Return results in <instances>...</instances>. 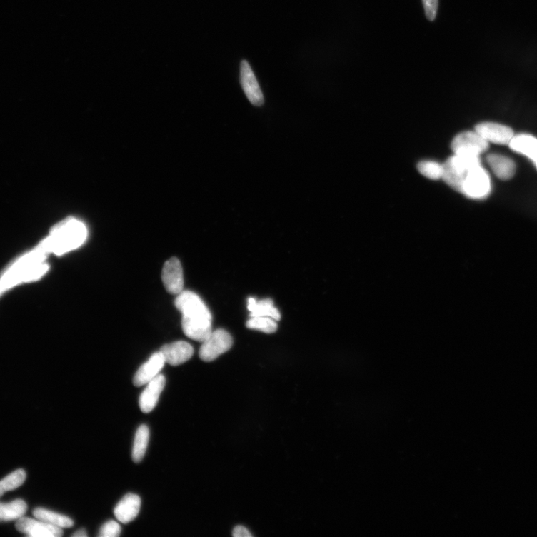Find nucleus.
<instances>
[{"mask_svg": "<svg viewBox=\"0 0 537 537\" xmlns=\"http://www.w3.org/2000/svg\"><path fill=\"white\" fill-rule=\"evenodd\" d=\"M182 313L181 326L188 338L204 343L212 333V315L204 301L194 292L182 291L175 301Z\"/></svg>", "mask_w": 537, "mask_h": 537, "instance_id": "1", "label": "nucleus"}, {"mask_svg": "<svg viewBox=\"0 0 537 537\" xmlns=\"http://www.w3.org/2000/svg\"><path fill=\"white\" fill-rule=\"evenodd\" d=\"M48 255L39 244L13 262L0 276V296L21 283L41 279L49 271V265L45 262Z\"/></svg>", "mask_w": 537, "mask_h": 537, "instance_id": "2", "label": "nucleus"}, {"mask_svg": "<svg viewBox=\"0 0 537 537\" xmlns=\"http://www.w3.org/2000/svg\"><path fill=\"white\" fill-rule=\"evenodd\" d=\"M87 235L86 226L71 217L53 227L49 236L40 245L49 254L62 256L81 246Z\"/></svg>", "mask_w": 537, "mask_h": 537, "instance_id": "3", "label": "nucleus"}, {"mask_svg": "<svg viewBox=\"0 0 537 537\" xmlns=\"http://www.w3.org/2000/svg\"><path fill=\"white\" fill-rule=\"evenodd\" d=\"M480 156L473 154H454L444 164L442 179L452 189L461 194L464 180L473 168L481 165Z\"/></svg>", "mask_w": 537, "mask_h": 537, "instance_id": "4", "label": "nucleus"}, {"mask_svg": "<svg viewBox=\"0 0 537 537\" xmlns=\"http://www.w3.org/2000/svg\"><path fill=\"white\" fill-rule=\"evenodd\" d=\"M491 192V177L481 164L470 170L464 180L461 194L473 199H483Z\"/></svg>", "mask_w": 537, "mask_h": 537, "instance_id": "5", "label": "nucleus"}, {"mask_svg": "<svg viewBox=\"0 0 537 537\" xmlns=\"http://www.w3.org/2000/svg\"><path fill=\"white\" fill-rule=\"evenodd\" d=\"M231 336L224 329L212 331L199 349V358L205 362H211L224 354L232 346Z\"/></svg>", "mask_w": 537, "mask_h": 537, "instance_id": "6", "label": "nucleus"}, {"mask_svg": "<svg viewBox=\"0 0 537 537\" xmlns=\"http://www.w3.org/2000/svg\"><path fill=\"white\" fill-rule=\"evenodd\" d=\"M454 154H467L480 156L488 150L489 143L476 131H464L458 134L451 144Z\"/></svg>", "mask_w": 537, "mask_h": 537, "instance_id": "7", "label": "nucleus"}, {"mask_svg": "<svg viewBox=\"0 0 537 537\" xmlns=\"http://www.w3.org/2000/svg\"><path fill=\"white\" fill-rule=\"evenodd\" d=\"M16 528L19 532L33 537H60L63 535L61 528L29 517L16 520Z\"/></svg>", "mask_w": 537, "mask_h": 537, "instance_id": "8", "label": "nucleus"}, {"mask_svg": "<svg viewBox=\"0 0 537 537\" xmlns=\"http://www.w3.org/2000/svg\"><path fill=\"white\" fill-rule=\"evenodd\" d=\"M161 278L164 286L168 293L179 295L183 291V268L178 259L171 258L164 264Z\"/></svg>", "mask_w": 537, "mask_h": 537, "instance_id": "9", "label": "nucleus"}, {"mask_svg": "<svg viewBox=\"0 0 537 537\" xmlns=\"http://www.w3.org/2000/svg\"><path fill=\"white\" fill-rule=\"evenodd\" d=\"M241 81L249 102L256 106L264 105V99L261 89L253 70L246 60L242 61L241 64Z\"/></svg>", "mask_w": 537, "mask_h": 537, "instance_id": "10", "label": "nucleus"}, {"mask_svg": "<svg viewBox=\"0 0 537 537\" xmlns=\"http://www.w3.org/2000/svg\"><path fill=\"white\" fill-rule=\"evenodd\" d=\"M476 131L488 143L508 145L514 136L508 126L496 123L485 122L478 124Z\"/></svg>", "mask_w": 537, "mask_h": 537, "instance_id": "11", "label": "nucleus"}, {"mask_svg": "<svg viewBox=\"0 0 537 537\" xmlns=\"http://www.w3.org/2000/svg\"><path fill=\"white\" fill-rule=\"evenodd\" d=\"M164 361L176 366L189 361L194 353L193 346L186 341H177L163 346L160 350Z\"/></svg>", "mask_w": 537, "mask_h": 537, "instance_id": "12", "label": "nucleus"}, {"mask_svg": "<svg viewBox=\"0 0 537 537\" xmlns=\"http://www.w3.org/2000/svg\"><path fill=\"white\" fill-rule=\"evenodd\" d=\"M165 385L166 378L163 375L157 376L147 383L139 398V405L143 413H149L156 407Z\"/></svg>", "mask_w": 537, "mask_h": 537, "instance_id": "13", "label": "nucleus"}, {"mask_svg": "<svg viewBox=\"0 0 537 537\" xmlns=\"http://www.w3.org/2000/svg\"><path fill=\"white\" fill-rule=\"evenodd\" d=\"M166 363L161 352H156L144 363L134 375L133 383L136 387L147 384L159 375L160 371Z\"/></svg>", "mask_w": 537, "mask_h": 537, "instance_id": "14", "label": "nucleus"}, {"mask_svg": "<svg viewBox=\"0 0 537 537\" xmlns=\"http://www.w3.org/2000/svg\"><path fill=\"white\" fill-rule=\"evenodd\" d=\"M141 506V498L138 495L129 493L117 503L114 513L119 521L128 524L139 516Z\"/></svg>", "mask_w": 537, "mask_h": 537, "instance_id": "15", "label": "nucleus"}, {"mask_svg": "<svg viewBox=\"0 0 537 537\" xmlns=\"http://www.w3.org/2000/svg\"><path fill=\"white\" fill-rule=\"evenodd\" d=\"M486 161L495 175L501 180H509L516 174V164L508 157L499 154H491L486 157Z\"/></svg>", "mask_w": 537, "mask_h": 537, "instance_id": "16", "label": "nucleus"}, {"mask_svg": "<svg viewBox=\"0 0 537 537\" xmlns=\"http://www.w3.org/2000/svg\"><path fill=\"white\" fill-rule=\"evenodd\" d=\"M508 145L514 152L527 156L533 163L537 161V139L531 134L513 136Z\"/></svg>", "mask_w": 537, "mask_h": 537, "instance_id": "17", "label": "nucleus"}, {"mask_svg": "<svg viewBox=\"0 0 537 537\" xmlns=\"http://www.w3.org/2000/svg\"><path fill=\"white\" fill-rule=\"evenodd\" d=\"M247 308L250 311L251 317L268 316L276 321L281 320V313L274 306L273 301L271 298L257 301L254 298H249Z\"/></svg>", "mask_w": 537, "mask_h": 537, "instance_id": "18", "label": "nucleus"}, {"mask_svg": "<svg viewBox=\"0 0 537 537\" xmlns=\"http://www.w3.org/2000/svg\"><path fill=\"white\" fill-rule=\"evenodd\" d=\"M27 505L23 499H16L9 503H0V523L19 520L27 511Z\"/></svg>", "mask_w": 537, "mask_h": 537, "instance_id": "19", "label": "nucleus"}, {"mask_svg": "<svg viewBox=\"0 0 537 537\" xmlns=\"http://www.w3.org/2000/svg\"><path fill=\"white\" fill-rule=\"evenodd\" d=\"M33 516L41 521L62 529L72 528L74 525L73 519L70 517L44 508L34 510Z\"/></svg>", "mask_w": 537, "mask_h": 537, "instance_id": "20", "label": "nucleus"}, {"mask_svg": "<svg viewBox=\"0 0 537 537\" xmlns=\"http://www.w3.org/2000/svg\"><path fill=\"white\" fill-rule=\"evenodd\" d=\"M149 440V430L146 425L141 426L134 436L132 459L134 463H140L145 456Z\"/></svg>", "mask_w": 537, "mask_h": 537, "instance_id": "21", "label": "nucleus"}, {"mask_svg": "<svg viewBox=\"0 0 537 537\" xmlns=\"http://www.w3.org/2000/svg\"><path fill=\"white\" fill-rule=\"evenodd\" d=\"M26 473L24 469H18L0 481V498L6 493L16 490L25 482Z\"/></svg>", "mask_w": 537, "mask_h": 537, "instance_id": "22", "label": "nucleus"}, {"mask_svg": "<svg viewBox=\"0 0 537 537\" xmlns=\"http://www.w3.org/2000/svg\"><path fill=\"white\" fill-rule=\"evenodd\" d=\"M246 326L249 329L260 331L266 333H275L278 329V324L274 318L268 316L251 317L246 322Z\"/></svg>", "mask_w": 537, "mask_h": 537, "instance_id": "23", "label": "nucleus"}, {"mask_svg": "<svg viewBox=\"0 0 537 537\" xmlns=\"http://www.w3.org/2000/svg\"><path fill=\"white\" fill-rule=\"evenodd\" d=\"M418 171L425 177L438 180L442 179L443 173V164L433 161H423L417 166Z\"/></svg>", "mask_w": 537, "mask_h": 537, "instance_id": "24", "label": "nucleus"}, {"mask_svg": "<svg viewBox=\"0 0 537 537\" xmlns=\"http://www.w3.org/2000/svg\"><path fill=\"white\" fill-rule=\"evenodd\" d=\"M121 533V527L114 520L106 523L102 527H101L99 536L100 537H116L119 536Z\"/></svg>", "mask_w": 537, "mask_h": 537, "instance_id": "25", "label": "nucleus"}, {"mask_svg": "<svg viewBox=\"0 0 537 537\" xmlns=\"http://www.w3.org/2000/svg\"><path fill=\"white\" fill-rule=\"evenodd\" d=\"M423 4L427 19L433 21L438 14L439 0H423Z\"/></svg>", "mask_w": 537, "mask_h": 537, "instance_id": "26", "label": "nucleus"}, {"mask_svg": "<svg viewBox=\"0 0 537 537\" xmlns=\"http://www.w3.org/2000/svg\"><path fill=\"white\" fill-rule=\"evenodd\" d=\"M232 536L234 537H250L253 536L249 531L244 526H237L233 531Z\"/></svg>", "mask_w": 537, "mask_h": 537, "instance_id": "27", "label": "nucleus"}, {"mask_svg": "<svg viewBox=\"0 0 537 537\" xmlns=\"http://www.w3.org/2000/svg\"><path fill=\"white\" fill-rule=\"evenodd\" d=\"M74 537H87L88 533L85 529H80L72 535Z\"/></svg>", "mask_w": 537, "mask_h": 537, "instance_id": "28", "label": "nucleus"}, {"mask_svg": "<svg viewBox=\"0 0 537 537\" xmlns=\"http://www.w3.org/2000/svg\"><path fill=\"white\" fill-rule=\"evenodd\" d=\"M534 164H535L536 169H537V161L536 163H534Z\"/></svg>", "mask_w": 537, "mask_h": 537, "instance_id": "29", "label": "nucleus"}]
</instances>
